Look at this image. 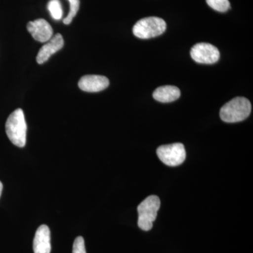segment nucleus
I'll return each mask as SVG.
<instances>
[{
  "label": "nucleus",
  "instance_id": "nucleus-5",
  "mask_svg": "<svg viewBox=\"0 0 253 253\" xmlns=\"http://www.w3.org/2000/svg\"><path fill=\"white\" fill-rule=\"evenodd\" d=\"M158 157L166 166H179L186 159V150L184 145L181 143L163 145L157 149Z\"/></svg>",
  "mask_w": 253,
  "mask_h": 253
},
{
  "label": "nucleus",
  "instance_id": "nucleus-13",
  "mask_svg": "<svg viewBox=\"0 0 253 253\" xmlns=\"http://www.w3.org/2000/svg\"><path fill=\"white\" fill-rule=\"evenodd\" d=\"M206 2L212 9L219 12H226L230 9L229 0H206Z\"/></svg>",
  "mask_w": 253,
  "mask_h": 253
},
{
  "label": "nucleus",
  "instance_id": "nucleus-16",
  "mask_svg": "<svg viewBox=\"0 0 253 253\" xmlns=\"http://www.w3.org/2000/svg\"><path fill=\"white\" fill-rule=\"evenodd\" d=\"M3 185L1 184V181H0V196H1V191H2Z\"/></svg>",
  "mask_w": 253,
  "mask_h": 253
},
{
  "label": "nucleus",
  "instance_id": "nucleus-15",
  "mask_svg": "<svg viewBox=\"0 0 253 253\" xmlns=\"http://www.w3.org/2000/svg\"><path fill=\"white\" fill-rule=\"evenodd\" d=\"M73 253H86L84 239L82 236H78L75 240L73 246Z\"/></svg>",
  "mask_w": 253,
  "mask_h": 253
},
{
  "label": "nucleus",
  "instance_id": "nucleus-14",
  "mask_svg": "<svg viewBox=\"0 0 253 253\" xmlns=\"http://www.w3.org/2000/svg\"><path fill=\"white\" fill-rule=\"evenodd\" d=\"M70 3V11L68 15L63 19V23L69 25L76 17L80 8V0H68Z\"/></svg>",
  "mask_w": 253,
  "mask_h": 253
},
{
  "label": "nucleus",
  "instance_id": "nucleus-10",
  "mask_svg": "<svg viewBox=\"0 0 253 253\" xmlns=\"http://www.w3.org/2000/svg\"><path fill=\"white\" fill-rule=\"evenodd\" d=\"M51 237L49 227L42 224L38 228L33 241L34 253H50L51 252Z\"/></svg>",
  "mask_w": 253,
  "mask_h": 253
},
{
  "label": "nucleus",
  "instance_id": "nucleus-3",
  "mask_svg": "<svg viewBox=\"0 0 253 253\" xmlns=\"http://www.w3.org/2000/svg\"><path fill=\"white\" fill-rule=\"evenodd\" d=\"M161 207V201L157 196H148L138 206V226L143 231H150L157 217Z\"/></svg>",
  "mask_w": 253,
  "mask_h": 253
},
{
  "label": "nucleus",
  "instance_id": "nucleus-6",
  "mask_svg": "<svg viewBox=\"0 0 253 253\" xmlns=\"http://www.w3.org/2000/svg\"><path fill=\"white\" fill-rule=\"evenodd\" d=\"M190 54L194 61L203 64H212L217 62L220 57V53L217 48L208 43L195 44Z\"/></svg>",
  "mask_w": 253,
  "mask_h": 253
},
{
  "label": "nucleus",
  "instance_id": "nucleus-11",
  "mask_svg": "<svg viewBox=\"0 0 253 253\" xmlns=\"http://www.w3.org/2000/svg\"><path fill=\"white\" fill-rule=\"evenodd\" d=\"M180 95L179 88L175 86L166 85L157 88L154 91L153 96L159 102L169 103L179 99Z\"/></svg>",
  "mask_w": 253,
  "mask_h": 253
},
{
  "label": "nucleus",
  "instance_id": "nucleus-4",
  "mask_svg": "<svg viewBox=\"0 0 253 253\" xmlns=\"http://www.w3.org/2000/svg\"><path fill=\"white\" fill-rule=\"evenodd\" d=\"M166 21L162 18L151 16L139 20L133 27V33L140 39H150L162 35L166 31Z\"/></svg>",
  "mask_w": 253,
  "mask_h": 253
},
{
  "label": "nucleus",
  "instance_id": "nucleus-7",
  "mask_svg": "<svg viewBox=\"0 0 253 253\" xmlns=\"http://www.w3.org/2000/svg\"><path fill=\"white\" fill-rule=\"evenodd\" d=\"M28 32L36 41L46 42L52 38L53 29L49 23L42 18L30 21L27 25Z\"/></svg>",
  "mask_w": 253,
  "mask_h": 253
},
{
  "label": "nucleus",
  "instance_id": "nucleus-2",
  "mask_svg": "<svg viewBox=\"0 0 253 253\" xmlns=\"http://www.w3.org/2000/svg\"><path fill=\"white\" fill-rule=\"evenodd\" d=\"M251 109L252 107L249 99L245 97H236L221 107L219 115L224 122H241L249 117Z\"/></svg>",
  "mask_w": 253,
  "mask_h": 253
},
{
  "label": "nucleus",
  "instance_id": "nucleus-8",
  "mask_svg": "<svg viewBox=\"0 0 253 253\" xmlns=\"http://www.w3.org/2000/svg\"><path fill=\"white\" fill-rule=\"evenodd\" d=\"M109 85V79L105 76L98 75L83 76L78 83L80 89L86 92H99L104 90Z\"/></svg>",
  "mask_w": 253,
  "mask_h": 253
},
{
  "label": "nucleus",
  "instance_id": "nucleus-1",
  "mask_svg": "<svg viewBox=\"0 0 253 253\" xmlns=\"http://www.w3.org/2000/svg\"><path fill=\"white\" fill-rule=\"evenodd\" d=\"M6 133L12 144L18 147H24L26 144L27 125L23 110L18 109L11 113L6 121Z\"/></svg>",
  "mask_w": 253,
  "mask_h": 253
},
{
  "label": "nucleus",
  "instance_id": "nucleus-12",
  "mask_svg": "<svg viewBox=\"0 0 253 253\" xmlns=\"http://www.w3.org/2000/svg\"><path fill=\"white\" fill-rule=\"evenodd\" d=\"M47 9L49 10L51 17L56 21H59L62 18L63 10L59 0H50L47 4Z\"/></svg>",
  "mask_w": 253,
  "mask_h": 253
},
{
  "label": "nucleus",
  "instance_id": "nucleus-9",
  "mask_svg": "<svg viewBox=\"0 0 253 253\" xmlns=\"http://www.w3.org/2000/svg\"><path fill=\"white\" fill-rule=\"evenodd\" d=\"M63 45H64V41H63V36L58 33L51 38L49 41L46 42V44L42 46L37 56V62L39 64L45 63L53 54L62 49Z\"/></svg>",
  "mask_w": 253,
  "mask_h": 253
}]
</instances>
